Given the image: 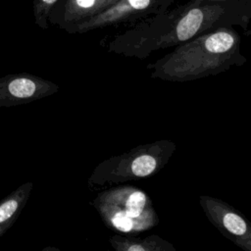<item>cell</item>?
<instances>
[{"label":"cell","instance_id":"6","mask_svg":"<svg viewBox=\"0 0 251 251\" xmlns=\"http://www.w3.org/2000/svg\"><path fill=\"white\" fill-rule=\"evenodd\" d=\"M199 204L207 220L226 239L243 251H251V225L237 209L211 195H200Z\"/></svg>","mask_w":251,"mask_h":251},{"label":"cell","instance_id":"8","mask_svg":"<svg viewBox=\"0 0 251 251\" xmlns=\"http://www.w3.org/2000/svg\"><path fill=\"white\" fill-rule=\"evenodd\" d=\"M119 0H58L52 7L48 24L65 31L103 11L111 8Z\"/></svg>","mask_w":251,"mask_h":251},{"label":"cell","instance_id":"1","mask_svg":"<svg viewBox=\"0 0 251 251\" xmlns=\"http://www.w3.org/2000/svg\"><path fill=\"white\" fill-rule=\"evenodd\" d=\"M250 20L251 0H188L127 25L111 37L106 48L117 55L145 59L222 27L240 26L249 34Z\"/></svg>","mask_w":251,"mask_h":251},{"label":"cell","instance_id":"4","mask_svg":"<svg viewBox=\"0 0 251 251\" xmlns=\"http://www.w3.org/2000/svg\"><path fill=\"white\" fill-rule=\"evenodd\" d=\"M90 205L104 225L119 233L136 235L155 227L160 221L151 197L143 189L130 184L100 190Z\"/></svg>","mask_w":251,"mask_h":251},{"label":"cell","instance_id":"2","mask_svg":"<svg viewBox=\"0 0 251 251\" xmlns=\"http://www.w3.org/2000/svg\"><path fill=\"white\" fill-rule=\"evenodd\" d=\"M241 38L233 27H222L185 41L146 69L150 77L171 82L204 78L241 67L247 60L240 51Z\"/></svg>","mask_w":251,"mask_h":251},{"label":"cell","instance_id":"10","mask_svg":"<svg viewBox=\"0 0 251 251\" xmlns=\"http://www.w3.org/2000/svg\"><path fill=\"white\" fill-rule=\"evenodd\" d=\"M33 183L25 182L0 201V237L13 226L25 206Z\"/></svg>","mask_w":251,"mask_h":251},{"label":"cell","instance_id":"11","mask_svg":"<svg viewBox=\"0 0 251 251\" xmlns=\"http://www.w3.org/2000/svg\"><path fill=\"white\" fill-rule=\"evenodd\" d=\"M58 0H32V11L35 24L42 29L48 27V16Z\"/></svg>","mask_w":251,"mask_h":251},{"label":"cell","instance_id":"12","mask_svg":"<svg viewBox=\"0 0 251 251\" xmlns=\"http://www.w3.org/2000/svg\"><path fill=\"white\" fill-rule=\"evenodd\" d=\"M209 1H228V0H209Z\"/></svg>","mask_w":251,"mask_h":251},{"label":"cell","instance_id":"3","mask_svg":"<svg viewBox=\"0 0 251 251\" xmlns=\"http://www.w3.org/2000/svg\"><path fill=\"white\" fill-rule=\"evenodd\" d=\"M176 149V142L169 139L140 144L99 163L88 176L86 185L90 190H102L151 177L166 167Z\"/></svg>","mask_w":251,"mask_h":251},{"label":"cell","instance_id":"5","mask_svg":"<svg viewBox=\"0 0 251 251\" xmlns=\"http://www.w3.org/2000/svg\"><path fill=\"white\" fill-rule=\"evenodd\" d=\"M178 0H119L111 8L73 26L68 33H85L101 28L127 25L170 9Z\"/></svg>","mask_w":251,"mask_h":251},{"label":"cell","instance_id":"7","mask_svg":"<svg viewBox=\"0 0 251 251\" xmlns=\"http://www.w3.org/2000/svg\"><path fill=\"white\" fill-rule=\"evenodd\" d=\"M59 85L43 77L21 73L0 78V107L27 104L51 96Z\"/></svg>","mask_w":251,"mask_h":251},{"label":"cell","instance_id":"9","mask_svg":"<svg viewBox=\"0 0 251 251\" xmlns=\"http://www.w3.org/2000/svg\"><path fill=\"white\" fill-rule=\"evenodd\" d=\"M116 251H176V247L158 234H150L143 238L133 234L119 233L109 238Z\"/></svg>","mask_w":251,"mask_h":251}]
</instances>
